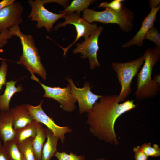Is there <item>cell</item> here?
Instances as JSON below:
<instances>
[{"label": "cell", "mask_w": 160, "mask_h": 160, "mask_svg": "<svg viewBox=\"0 0 160 160\" xmlns=\"http://www.w3.org/2000/svg\"><path fill=\"white\" fill-rule=\"evenodd\" d=\"M43 102L42 100L40 104L36 106L27 104H25V106L34 119L45 125L55 136L59 138L61 143L63 144L65 134L71 132L73 130L68 126H61L57 125L53 119L44 111L42 108Z\"/></svg>", "instance_id": "9c48e42d"}, {"label": "cell", "mask_w": 160, "mask_h": 160, "mask_svg": "<svg viewBox=\"0 0 160 160\" xmlns=\"http://www.w3.org/2000/svg\"><path fill=\"white\" fill-rule=\"evenodd\" d=\"M116 95H102L87 115V124L91 134L99 140L114 145L119 144L114 126L117 119L137 106L134 100L119 103Z\"/></svg>", "instance_id": "6da1fadb"}, {"label": "cell", "mask_w": 160, "mask_h": 160, "mask_svg": "<svg viewBox=\"0 0 160 160\" xmlns=\"http://www.w3.org/2000/svg\"><path fill=\"white\" fill-rule=\"evenodd\" d=\"M95 1L93 0H74L65 9L60 12V13H71L76 11L80 14L81 11L87 9L88 6Z\"/></svg>", "instance_id": "ffe728a7"}, {"label": "cell", "mask_w": 160, "mask_h": 160, "mask_svg": "<svg viewBox=\"0 0 160 160\" xmlns=\"http://www.w3.org/2000/svg\"><path fill=\"white\" fill-rule=\"evenodd\" d=\"M151 143H144L140 146V148L144 153L148 157H158L160 156V148L156 144H154L153 146L151 145Z\"/></svg>", "instance_id": "603a6c76"}, {"label": "cell", "mask_w": 160, "mask_h": 160, "mask_svg": "<svg viewBox=\"0 0 160 160\" xmlns=\"http://www.w3.org/2000/svg\"><path fill=\"white\" fill-rule=\"evenodd\" d=\"M96 160H107L104 158H100L97 159H96Z\"/></svg>", "instance_id": "836d02e7"}, {"label": "cell", "mask_w": 160, "mask_h": 160, "mask_svg": "<svg viewBox=\"0 0 160 160\" xmlns=\"http://www.w3.org/2000/svg\"><path fill=\"white\" fill-rule=\"evenodd\" d=\"M8 29L13 36H17L20 40L23 52L19 62L25 66L31 73L37 74L46 80V71L41 62L40 56L32 36L22 33L19 26Z\"/></svg>", "instance_id": "3957f363"}, {"label": "cell", "mask_w": 160, "mask_h": 160, "mask_svg": "<svg viewBox=\"0 0 160 160\" xmlns=\"http://www.w3.org/2000/svg\"><path fill=\"white\" fill-rule=\"evenodd\" d=\"M47 138V141L43 147L41 160H50L58 151L57 145L60 139L55 136L48 128Z\"/></svg>", "instance_id": "e0dca14e"}, {"label": "cell", "mask_w": 160, "mask_h": 160, "mask_svg": "<svg viewBox=\"0 0 160 160\" xmlns=\"http://www.w3.org/2000/svg\"><path fill=\"white\" fill-rule=\"evenodd\" d=\"M145 39L154 42L155 44V48L160 50V34L156 27H153L148 31L145 35Z\"/></svg>", "instance_id": "cb8c5ba5"}, {"label": "cell", "mask_w": 160, "mask_h": 160, "mask_svg": "<svg viewBox=\"0 0 160 160\" xmlns=\"http://www.w3.org/2000/svg\"><path fill=\"white\" fill-rule=\"evenodd\" d=\"M28 2L31 7L28 18L32 21L36 22L37 28L44 27L49 33L53 31L55 22L66 14H56L49 11L44 7L42 0H29Z\"/></svg>", "instance_id": "8992f818"}, {"label": "cell", "mask_w": 160, "mask_h": 160, "mask_svg": "<svg viewBox=\"0 0 160 160\" xmlns=\"http://www.w3.org/2000/svg\"><path fill=\"white\" fill-rule=\"evenodd\" d=\"M160 8V5L156 8H151L150 13L143 20L140 29L129 41L123 44L122 47H129L135 45L141 47L143 45L146 34L150 29L153 27L156 14Z\"/></svg>", "instance_id": "4fadbf2b"}, {"label": "cell", "mask_w": 160, "mask_h": 160, "mask_svg": "<svg viewBox=\"0 0 160 160\" xmlns=\"http://www.w3.org/2000/svg\"><path fill=\"white\" fill-rule=\"evenodd\" d=\"M144 55V65L137 75V87L134 94L139 100L154 97L160 89V75L153 79L152 74L153 67L160 57V50L155 49H147Z\"/></svg>", "instance_id": "7a4b0ae2"}, {"label": "cell", "mask_w": 160, "mask_h": 160, "mask_svg": "<svg viewBox=\"0 0 160 160\" xmlns=\"http://www.w3.org/2000/svg\"><path fill=\"white\" fill-rule=\"evenodd\" d=\"M23 9L20 2L15 1L0 10V33L23 23Z\"/></svg>", "instance_id": "7c38bea8"}, {"label": "cell", "mask_w": 160, "mask_h": 160, "mask_svg": "<svg viewBox=\"0 0 160 160\" xmlns=\"http://www.w3.org/2000/svg\"><path fill=\"white\" fill-rule=\"evenodd\" d=\"M0 160H9L4 145L0 147Z\"/></svg>", "instance_id": "4dcf8cb0"}, {"label": "cell", "mask_w": 160, "mask_h": 160, "mask_svg": "<svg viewBox=\"0 0 160 160\" xmlns=\"http://www.w3.org/2000/svg\"><path fill=\"white\" fill-rule=\"evenodd\" d=\"M13 121L15 130L20 129L35 120L33 118L25 104L16 105L10 108Z\"/></svg>", "instance_id": "9a60e30c"}, {"label": "cell", "mask_w": 160, "mask_h": 160, "mask_svg": "<svg viewBox=\"0 0 160 160\" xmlns=\"http://www.w3.org/2000/svg\"><path fill=\"white\" fill-rule=\"evenodd\" d=\"M4 146L9 160H24L14 139L7 141Z\"/></svg>", "instance_id": "44dd1931"}, {"label": "cell", "mask_w": 160, "mask_h": 160, "mask_svg": "<svg viewBox=\"0 0 160 160\" xmlns=\"http://www.w3.org/2000/svg\"><path fill=\"white\" fill-rule=\"evenodd\" d=\"M17 81L13 80L6 82V87L4 93L0 95V111H5L9 110V103L12 97L16 92L23 90V86L19 84L17 87L15 86Z\"/></svg>", "instance_id": "2e32d148"}, {"label": "cell", "mask_w": 160, "mask_h": 160, "mask_svg": "<svg viewBox=\"0 0 160 160\" xmlns=\"http://www.w3.org/2000/svg\"><path fill=\"white\" fill-rule=\"evenodd\" d=\"M82 17L90 23L98 22L106 24H117L121 30L125 32H130L133 27V13L123 6L119 11L108 8L101 11L87 8L83 11Z\"/></svg>", "instance_id": "277c9868"}, {"label": "cell", "mask_w": 160, "mask_h": 160, "mask_svg": "<svg viewBox=\"0 0 160 160\" xmlns=\"http://www.w3.org/2000/svg\"><path fill=\"white\" fill-rule=\"evenodd\" d=\"M8 65L5 60H3L0 67V90H2L3 85H6V77L7 72Z\"/></svg>", "instance_id": "4316f807"}, {"label": "cell", "mask_w": 160, "mask_h": 160, "mask_svg": "<svg viewBox=\"0 0 160 160\" xmlns=\"http://www.w3.org/2000/svg\"><path fill=\"white\" fill-rule=\"evenodd\" d=\"M123 1L121 0H114L109 3L103 2L100 3L97 7L108 8L116 11H119L121 10L123 6L122 2Z\"/></svg>", "instance_id": "484cf974"}, {"label": "cell", "mask_w": 160, "mask_h": 160, "mask_svg": "<svg viewBox=\"0 0 160 160\" xmlns=\"http://www.w3.org/2000/svg\"><path fill=\"white\" fill-rule=\"evenodd\" d=\"M135 160H148V157L141 150L140 146H137L133 149Z\"/></svg>", "instance_id": "f1b7e54d"}, {"label": "cell", "mask_w": 160, "mask_h": 160, "mask_svg": "<svg viewBox=\"0 0 160 160\" xmlns=\"http://www.w3.org/2000/svg\"><path fill=\"white\" fill-rule=\"evenodd\" d=\"M103 29L102 26L98 27L88 39L81 43H78L76 47L73 51L74 54L81 53L82 59H89L91 69L100 66L97 59V53L99 49L98 40Z\"/></svg>", "instance_id": "30bf717a"}, {"label": "cell", "mask_w": 160, "mask_h": 160, "mask_svg": "<svg viewBox=\"0 0 160 160\" xmlns=\"http://www.w3.org/2000/svg\"><path fill=\"white\" fill-rule=\"evenodd\" d=\"M160 3L159 0H150L149 1L150 7L151 8H156L159 5Z\"/></svg>", "instance_id": "d6a6232c"}, {"label": "cell", "mask_w": 160, "mask_h": 160, "mask_svg": "<svg viewBox=\"0 0 160 160\" xmlns=\"http://www.w3.org/2000/svg\"><path fill=\"white\" fill-rule=\"evenodd\" d=\"M66 79L71 86V94L73 97L78 101L80 114L85 112L88 113L92 108L93 105L102 95H97L91 91L92 88L88 82L85 83L82 88H77L71 78Z\"/></svg>", "instance_id": "8fae6325"}, {"label": "cell", "mask_w": 160, "mask_h": 160, "mask_svg": "<svg viewBox=\"0 0 160 160\" xmlns=\"http://www.w3.org/2000/svg\"><path fill=\"white\" fill-rule=\"evenodd\" d=\"M34 138L29 137L20 143L17 144L24 160H36L32 147Z\"/></svg>", "instance_id": "7402d4cb"}, {"label": "cell", "mask_w": 160, "mask_h": 160, "mask_svg": "<svg viewBox=\"0 0 160 160\" xmlns=\"http://www.w3.org/2000/svg\"><path fill=\"white\" fill-rule=\"evenodd\" d=\"M15 134L13 118L10 108L7 111H0V137L4 144L14 139Z\"/></svg>", "instance_id": "5bb4252c"}, {"label": "cell", "mask_w": 160, "mask_h": 160, "mask_svg": "<svg viewBox=\"0 0 160 160\" xmlns=\"http://www.w3.org/2000/svg\"><path fill=\"white\" fill-rule=\"evenodd\" d=\"M58 160H86L84 155H78L76 153L70 151L69 154L65 151L62 152L57 151L55 154Z\"/></svg>", "instance_id": "d4e9b609"}, {"label": "cell", "mask_w": 160, "mask_h": 160, "mask_svg": "<svg viewBox=\"0 0 160 160\" xmlns=\"http://www.w3.org/2000/svg\"><path fill=\"white\" fill-rule=\"evenodd\" d=\"M47 128H44L40 124L36 134L34 137L32 145L36 160H41L42 150L47 137Z\"/></svg>", "instance_id": "d6986e66"}, {"label": "cell", "mask_w": 160, "mask_h": 160, "mask_svg": "<svg viewBox=\"0 0 160 160\" xmlns=\"http://www.w3.org/2000/svg\"><path fill=\"white\" fill-rule=\"evenodd\" d=\"M2 145L1 144V141L0 140V147L1 146H2Z\"/></svg>", "instance_id": "e575fe53"}, {"label": "cell", "mask_w": 160, "mask_h": 160, "mask_svg": "<svg viewBox=\"0 0 160 160\" xmlns=\"http://www.w3.org/2000/svg\"><path fill=\"white\" fill-rule=\"evenodd\" d=\"M41 124L34 120L24 127L15 129L14 140L17 144L31 137L34 138Z\"/></svg>", "instance_id": "ac0fdd59"}, {"label": "cell", "mask_w": 160, "mask_h": 160, "mask_svg": "<svg viewBox=\"0 0 160 160\" xmlns=\"http://www.w3.org/2000/svg\"><path fill=\"white\" fill-rule=\"evenodd\" d=\"M15 0H3L0 1V10L3 7L13 3Z\"/></svg>", "instance_id": "1f68e13d"}, {"label": "cell", "mask_w": 160, "mask_h": 160, "mask_svg": "<svg viewBox=\"0 0 160 160\" xmlns=\"http://www.w3.org/2000/svg\"><path fill=\"white\" fill-rule=\"evenodd\" d=\"M65 19L64 22L58 24L54 27L55 31L59 28L64 27L68 24L74 26L76 29L77 35L74 41L68 46L63 48L60 46L63 50V56L66 55V53L73 44L81 37H84L85 41L87 40L97 29V25L96 23L90 24L84 18L80 17V14L76 13H66L62 17Z\"/></svg>", "instance_id": "52a82bcc"}, {"label": "cell", "mask_w": 160, "mask_h": 160, "mask_svg": "<svg viewBox=\"0 0 160 160\" xmlns=\"http://www.w3.org/2000/svg\"><path fill=\"white\" fill-rule=\"evenodd\" d=\"M44 4L47 3L55 2L60 4L65 7H67V5L69 3V1L68 0H42Z\"/></svg>", "instance_id": "f546056e"}, {"label": "cell", "mask_w": 160, "mask_h": 160, "mask_svg": "<svg viewBox=\"0 0 160 160\" xmlns=\"http://www.w3.org/2000/svg\"><path fill=\"white\" fill-rule=\"evenodd\" d=\"M31 73L32 79L39 83L44 90L45 92L43 97L53 99L57 101L60 104L61 109L64 111L71 112L76 108L75 103L76 100L71 94V88L70 84L66 87H51L43 84L33 73Z\"/></svg>", "instance_id": "ba28073f"}, {"label": "cell", "mask_w": 160, "mask_h": 160, "mask_svg": "<svg viewBox=\"0 0 160 160\" xmlns=\"http://www.w3.org/2000/svg\"><path fill=\"white\" fill-rule=\"evenodd\" d=\"M145 60L143 55L135 60L124 63L114 62L112 66L116 73V76L121 86V90L118 95L119 102L124 101L132 92L131 84L134 77Z\"/></svg>", "instance_id": "5b68a950"}, {"label": "cell", "mask_w": 160, "mask_h": 160, "mask_svg": "<svg viewBox=\"0 0 160 160\" xmlns=\"http://www.w3.org/2000/svg\"><path fill=\"white\" fill-rule=\"evenodd\" d=\"M13 36L11 32L7 29L0 33V48L3 47L8 42V40Z\"/></svg>", "instance_id": "83f0119b"}]
</instances>
